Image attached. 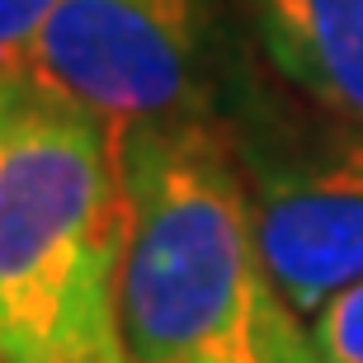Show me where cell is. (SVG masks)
<instances>
[{
    "label": "cell",
    "mask_w": 363,
    "mask_h": 363,
    "mask_svg": "<svg viewBox=\"0 0 363 363\" xmlns=\"http://www.w3.org/2000/svg\"><path fill=\"white\" fill-rule=\"evenodd\" d=\"M62 0H0V76L24 67L33 38Z\"/></svg>",
    "instance_id": "cell-7"
},
{
    "label": "cell",
    "mask_w": 363,
    "mask_h": 363,
    "mask_svg": "<svg viewBox=\"0 0 363 363\" xmlns=\"http://www.w3.org/2000/svg\"><path fill=\"white\" fill-rule=\"evenodd\" d=\"M307 325L321 363H363V283L330 297Z\"/></svg>",
    "instance_id": "cell-6"
},
{
    "label": "cell",
    "mask_w": 363,
    "mask_h": 363,
    "mask_svg": "<svg viewBox=\"0 0 363 363\" xmlns=\"http://www.w3.org/2000/svg\"><path fill=\"white\" fill-rule=\"evenodd\" d=\"M118 128L28 71L0 76V363H71L118 330Z\"/></svg>",
    "instance_id": "cell-2"
},
{
    "label": "cell",
    "mask_w": 363,
    "mask_h": 363,
    "mask_svg": "<svg viewBox=\"0 0 363 363\" xmlns=\"http://www.w3.org/2000/svg\"><path fill=\"white\" fill-rule=\"evenodd\" d=\"M236 38L217 0H62L19 71L133 128L213 113Z\"/></svg>",
    "instance_id": "cell-4"
},
{
    "label": "cell",
    "mask_w": 363,
    "mask_h": 363,
    "mask_svg": "<svg viewBox=\"0 0 363 363\" xmlns=\"http://www.w3.org/2000/svg\"><path fill=\"white\" fill-rule=\"evenodd\" d=\"M213 118L250 194L259 250L302 321L363 283V118L311 104L236 38Z\"/></svg>",
    "instance_id": "cell-3"
},
{
    "label": "cell",
    "mask_w": 363,
    "mask_h": 363,
    "mask_svg": "<svg viewBox=\"0 0 363 363\" xmlns=\"http://www.w3.org/2000/svg\"><path fill=\"white\" fill-rule=\"evenodd\" d=\"M128 241L118 330L133 363H321L259 250L213 113L118 128Z\"/></svg>",
    "instance_id": "cell-1"
},
{
    "label": "cell",
    "mask_w": 363,
    "mask_h": 363,
    "mask_svg": "<svg viewBox=\"0 0 363 363\" xmlns=\"http://www.w3.org/2000/svg\"><path fill=\"white\" fill-rule=\"evenodd\" d=\"M71 363H133V359H128V350H123V335H108V340H99L94 350L76 354Z\"/></svg>",
    "instance_id": "cell-8"
},
{
    "label": "cell",
    "mask_w": 363,
    "mask_h": 363,
    "mask_svg": "<svg viewBox=\"0 0 363 363\" xmlns=\"http://www.w3.org/2000/svg\"><path fill=\"white\" fill-rule=\"evenodd\" d=\"M236 14L283 85L363 118V0H236Z\"/></svg>",
    "instance_id": "cell-5"
}]
</instances>
